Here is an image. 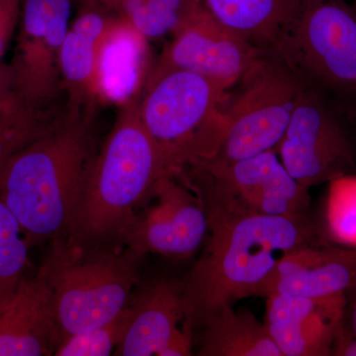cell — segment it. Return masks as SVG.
<instances>
[{
    "instance_id": "cell-1",
    "label": "cell",
    "mask_w": 356,
    "mask_h": 356,
    "mask_svg": "<svg viewBox=\"0 0 356 356\" xmlns=\"http://www.w3.org/2000/svg\"><path fill=\"white\" fill-rule=\"evenodd\" d=\"M196 187L209 229L203 254L184 281L193 324L238 300L261 297L288 252L325 238L308 216L247 212L216 192Z\"/></svg>"
},
{
    "instance_id": "cell-2",
    "label": "cell",
    "mask_w": 356,
    "mask_h": 356,
    "mask_svg": "<svg viewBox=\"0 0 356 356\" xmlns=\"http://www.w3.org/2000/svg\"><path fill=\"white\" fill-rule=\"evenodd\" d=\"M96 106L64 107L43 133L7 161L0 199L29 247L69 235L77 201L99 145Z\"/></svg>"
},
{
    "instance_id": "cell-3",
    "label": "cell",
    "mask_w": 356,
    "mask_h": 356,
    "mask_svg": "<svg viewBox=\"0 0 356 356\" xmlns=\"http://www.w3.org/2000/svg\"><path fill=\"white\" fill-rule=\"evenodd\" d=\"M139 100L120 107L89 170L67 235L83 245H120L121 234L154 197L161 178L179 170L145 127Z\"/></svg>"
},
{
    "instance_id": "cell-4",
    "label": "cell",
    "mask_w": 356,
    "mask_h": 356,
    "mask_svg": "<svg viewBox=\"0 0 356 356\" xmlns=\"http://www.w3.org/2000/svg\"><path fill=\"white\" fill-rule=\"evenodd\" d=\"M140 257L123 245L91 247L69 236L51 241L37 274L50 290L58 346L127 307Z\"/></svg>"
},
{
    "instance_id": "cell-5",
    "label": "cell",
    "mask_w": 356,
    "mask_h": 356,
    "mask_svg": "<svg viewBox=\"0 0 356 356\" xmlns=\"http://www.w3.org/2000/svg\"><path fill=\"white\" fill-rule=\"evenodd\" d=\"M229 89L208 77L170 70L149 77L139 100L145 127L178 168L212 158L226 122L222 105Z\"/></svg>"
},
{
    "instance_id": "cell-6",
    "label": "cell",
    "mask_w": 356,
    "mask_h": 356,
    "mask_svg": "<svg viewBox=\"0 0 356 356\" xmlns=\"http://www.w3.org/2000/svg\"><path fill=\"white\" fill-rule=\"evenodd\" d=\"M238 83L240 90L222 110L226 128L219 149L208 159L217 163H231L276 149L304 86L273 50L264 51Z\"/></svg>"
},
{
    "instance_id": "cell-7",
    "label": "cell",
    "mask_w": 356,
    "mask_h": 356,
    "mask_svg": "<svg viewBox=\"0 0 356 356\" xmlns=\"http://www.w3.org/2000/svg\"><path fill=\"white\" fill-rule=\"evenodd\" d=\"M273 51L304 83L350 110L356 97V13L346 0H315Z\"/></svg>"
},
{
    "instance_id": "cell-8",
    "label": "cell",
    "mask_w": 356,
    "mask_h": 356,
    "mask_svg": "<svg viewBox=\"0 0 356 356\" xmlns=\"http://www.w3.org/2000/svg\"><path fill=\"white\" fill-rule=\"evenodd\" d=\"M276 153L307 188L356 173L350 110L327 91L304 83Z\"/></svg>"
},
{
    "instance_id": "cell-9",
    "label": "cell",
    "mask_w": 356,
    "mask_h": 356,
    "mask_svg": "<svg viewBox=\"0 0 356 356\" xmlns=\"http://www.w3.org/2000/svg\"><path fill=\"white\" fill-rule=\"evenodd\" d=\"M182 170L194 184L216 192L247 212L308 216L309 188L290 175L276 149L231 163L200 159Z\"/></svg>"
},
{
    "instance_id": "cell-10",
    "label": "cell",
    "mask_w": 356,
    "mask_h": 356,
    "mask_svg": "<svg viewBox=\"0 0 356 356\" xmlns=\"http://www.w3.org/2000/svg\"><path fill=\"white\" fill-rule=\"evenodd\" d=\"M156 203L138 213L124 229L118 243L136 254H158L187 259L205 243L209 229L200 191L181 170L161 178Z\"/></svg>"
},
{
    "instance_id": "cell-11",
    "label": "cell",
    "mask_w": 356,
    "mask_h": 356,
    "mask_svg": "<svg viewBox=\"0 0 356 356\" xmlns=\"http://www.w3.org/2000/svg\"><path fill=\"white\" fill-rule=\"evenodd\" d=\"M70 14V0H22L9 65L14 89L35 106L50 107L65 99L58 58Z\"/></svg>"
},
{
    "instance_id": "cell-12",
    "label": "cell",
    "mask_w": 356,
    "mask_h": 356,
    "mask_svg": "<svg viewBox=\"0 0 356 356\" xmlns=\"http://www.w3.org/2000/svg\"><path fill=\"white\" fill-rule=\"evenodd\" d=\"M264 51L218 22L200 6L172 34L147 79L170 70H188L229 89L238 83Z\"/></svg>"
},
{
    "instance_id": "cell-13",
    "label": "cell",
    "mask_w": 356,
    "mask_h": 356,
    "mask_svg": "<svg viewBox=\"0 0 356 356\" xmlns=\"http://www.w3.org/2000/svg\"><path fill=\"white\" fill-rule=\"evenodd\" d=\"M130 304V324L114 355H192L194 324L184 282L159 281Z\"/></svg>"
},
{
    "instance_id": "cell-14",
    "label": "cell",
    "mask_w": 356,
    "mask_h": 356,
    "mask_svg": "<svg viewBox=\"0 0 356 356\" xmlns=\"http://www.w3.org/2000/svg\"><path fill=\"white\" fill-rule=\"evenodd\" d=\"M266 325L282 356H329L346 317V293L327 297L271 294Z\"/></svg>"
},
{
    "instance_id": "cell-15",
    "label": "cell",
    "mask_w": 356,
    "mask_h": 356,
    "mask_svg": "<svg viewBox=\"0 0 356 356\" xmlns=\"http://www.w3.org/2000/svg\"><path fill=\"white\" fill-rule=\"evenodd\" d=\"M356 287V248L332 247L325 238L288 252L261 297L271 294L331 296Z\"/></svg>"
},
{
    "instance_id": "cell-16",
    "label": "cell",
    "mask_w": 356,
    "mask_h": 356,
    "mask_svg": "<svg viewBox=\"0 0 356 356\" xmlns=\"http://www.w3.org/2000/svg\"><path fill=\"white\" fill-rule=\"evenodd\" d=\"M147 41L123 16L111 17L98 48L99 102L122 107L139 99L152 67Z\"/></svg>"
},
{
    "instance_id": "cell-17",
    "label": "cell",
    "mask_w": 356,
    "mask_h": 356,
    "mask_svg": "<svg viewBox=\"0 0 356 356\" xmlns=\"http://www.w3.org/2000/svg\"><path fill=\"white\" fill-rule=\"evenodd\" d=\"M58 346L50 290L38 274L22 278L0 306V356L51 355Z\"/></svg>"
},
{
    "instance_id": "cell-18",
    "label": "cell",
    "mask_w": 356,
    "mask_h": 356,
    "mask_svg": "<svg viewBox=\"0 0 356 356\" xmlns=\"http://www.w3.org/2000/svg\"><path fill=\"white\" fill-rule=\"evenodd\" d=\"M110 16L88 6L72 21L60 50V72L65 99L72 104L97 106L98 48Z\"/></svg>"
},
{
    "instance_id": "cell-19",
    "label": "cell",
    "mask_w": 356,
    "mask_h": 356,
    "mask_svg": "<svg viewBox=\"0 0 356 356\" xmlns=\"http://www.w3.org/2000/svg\"><path fill=\"white\" fill-rule=\"evenodd\" d=\"M315 0H200L218 22L262 51L281 37Z\"/></svg>"
},
{
    "instance_id": "cell-20",
    "label": "cell",
    "mask_w": 356,
    "mask_h": 356,
    "mask_svg": "<svg viewBox=\"0 0 356 356\" xmlns=\"http://www.w3.org/2000/svg\"><path fill=\"white\" fill-rule=\"evenodd\" d=\"M199 355L282 356L266 325L250 311L222 306L203 322Z\"/></svg>"
},
{
    "instance_id": "cell-21",
    "label": "cell",
    "mask_w": 356,
    "mask_h": 356,
    "mask_svg": "<svg viewBox=\"0 0 356 356\" xmlns=\"http://www.w3.org/2000/svg\"><path fill=\"white\" fill-rule=\"evenodd\" d=\"M65 102L35 106L15 89L0 98V172L14 154L46 130Z\"/></svg>"
},
{
    "instance_id": "cell-22",
    "label": "cell",
    "mask_w": 356,
    "mask_h": 356,
    "mask_svg": "<svg viewBox=\"0 0 356 356\" xmlns=\"http://www.w3.org/2000/svg\"><path fill=\"white\" fill-rule=\"evenodd\" d=\"M200 6V0H123L119 13L149 40L175 34Z\"/></svg>"
},
{
    "instance_id": "cell-23",
    "label": "cell",
    "mask_w": 356,
    "mask_h": 356,
    "mask_svg": "<svg viewBox=\"0 0 356 356\" xmlns=\"http://www.w3.org/2000/svg\"><path fill=\"white\" fill-rule=\"evenodd\" d=\"M325 204V240L356 248V173L329 182Z\"/></svg>"
},
{
    "instance_id": "cell-24",
    "label": "cell",
    "mask_w": 356,
    "mask_h": 356,
    "mask_svg": "<svg viewBox=\"0 0 356 356\" xmlns=\"http://www.w3.org/2000/svg\"><path fill=\"white\" fill-rule=\"evenodd\" d=\"M29 248L19 222L0 199V306L22 280Z\"/></svg>"
},
{
    "instance_id": "cell-25",
    "label": "cell",
    "mask_w": 356,
    "mask_h": 356,
    "mask_svg": "<svg viewBox=\"0 0 356 356\" xmlns=\"http://www.w3.org/2000/svg\"><path fill=\"white\" fill-rule=\"evenodd\" d=\"M132 317L129 303L116 317L95 329L74 334L63 341L55 351L57 356H107L120 343Z\"/></svg>"
},
{
    "instance_id": "cell-26",
    "label": "cell",
    "mask_w": 356,
    "mask_h": 356,
    "mask_svg": "<svg viewBox=\"0 0 356 356\" xmlns=\"http://www.w3.org/2000/svg\"><path fill=\"white\" fill-rule=\"evenodd\" d=\"M22 0H0V60L19 26Z\"/></svg>"
},
{
    "instance_id": "cell-27",
    "label": "cell",
    "mask_w": 356,
    "mask_h": 356,
    "mask_svg": "<svg viewBox=\"0 0 356 356\" xmlns=\"http://www.w3.org/2000/svg\"><path fill=\"white\" fill-rule=\"evenodd\" d=\"M332 355L356 356V334L353 331L348 318L339 325L334 344H332Z\"/></svg>"
},
{
    "instance_id": "cell-28",
    "label": "cell",
    "mask_w": 356,
    "mask_h": 356,
    "mask_svg": "<svg viewBox=\"0 0 356 356\" xmlns=\"http://www.w3.org/2000/svg\"><path fill=\"white\" fill-rule=\"evenodd\" d=\"M13 72L10 65L0 63V98L13 90Z\"/></svg>"
},
{
    "instance_id": "cell-29",
    "label": "cell",
    "mask_w": 356,
    "mask_h": 356,
    "mask_svg": "<svg viewBox=\"0 0 356 356\" xmlns=\"http://www.w3.org/2000/svg\"><path fill=\"white\" fill-rule=\"evenodd\" d=\"M346 301H348L346 312L350 317V321L348 322L356 334V287L346 292Z\"/></svg>"
},
{
    "instance_id": "cell-30",
    "label": "cell",
    "mask_w": 356,
    "mask_h": 356,
    "mask_svg": "<svg viewBox=\"0 0 356 356\" xmlns=\"http://www.w3.org/2000/svg\"><path fill=\"white\" fill-rule=\"evenodd\" d=\"M86 6L102 9H120L123 0H81Z\"/></svg>"
},
{
    "instance_id": "cell-31",
    "label": "cell",
    "mask_w": 356,
    "mask_h": 356,
    "mask_svg": "<svg viewBox=\"0 0 356 356\" xmlns=\"http://www.w3.org/2000/svg\"><path fill=\"white\" fill-rule=\"evenodd\" d=\"M353 1H355V3H356V0H353Z\"/></svg>"
}]
</instances>
